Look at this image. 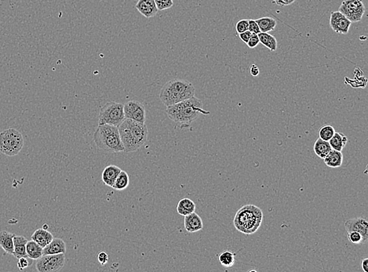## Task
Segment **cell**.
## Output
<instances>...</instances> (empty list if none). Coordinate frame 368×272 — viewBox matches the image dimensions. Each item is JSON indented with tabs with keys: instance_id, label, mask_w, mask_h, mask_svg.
<instances>
[{
	"instance_id": "6da1fadb",
	"label": "cell",
	"mask_w": 368,
	"mask_h": 272,
	"mask_svg": "<svg viewBox=\"0 0 368 272\" xmlns=\"http://www.w3.org/2000/svg\"><path fill=\"white\" fill-rule=\"evenodd\" d=\"M167 115L169 119L185 128L199 118L200 115H209L210 111L203 109V102L195 96L184 102L167 107Z\"/></svg>"
},
{
	"instance_id": "7a4b0ae2",
	"label": "cell",
	"mask_w": 368,
	"mask_h": 272,
	"mask_svg": "<svg viewBox=\"0 0 368 272\" xmlns=\"http://www.w3.org/2000/svg\"><path fill=\"white\" fill-rule=\"evenodd\" d=\"M118 129L126 153L137 151L147 141L149 131L146 124L125 119Z\"/></svg>"
},
{
	"instance_id": "3957f363",
	"label": "cell",
	"mask_w": 368,
	"mask_h": 272,
	"mask_svg": "<svg viewBox=\"0 0 368 272\" xmlns=\"http://www.w3.org/2000/svg\"><path fill=\"white\" fill-rule=\"evenodd\" d=\"M195 93V87L190 82L174 79L164 84L159 93V98L166 107H169L193 98Z\"/></svg>"
},
{
	"instance_id": "277c9868",
	"label": "cell",
	"mask_w": 368,
	"mask_h": 272,
	"mask_svg": "<svg viewBox=\"0 0 368 272\" xmlns=\"http://www.w3.org/2000/svg\"><path fill=\"white\" fill-rule=\"evenodd\" d=\"M263 213L261 209L255 205H246L236 213L233 224L237 230L244 234L256 232L261 226Z\"/></svg>"
},
{
	"instance_id": "5b68a950",
	"label": "cell",
	"mask_w": 368,
	"mask_h": 272,
	"mask_svg": "<svg viewBox=\"0 0 368 272\" xmlns=\"http://www.w3.org/2000/svg\"><path fill=\"white\" fill-rule=\"evenodd\" d=\"M96 146L102 151L108 152H124V147L120 138L117 126L108 125H98L94 134Z\"/></svg>"
},
{
	"instance_id": "8992f818",
	"label": "cell",
	"mask_w": 368,
	"mask_h": 272,
	"mask_svg": "<svg viewBox=\"0 0 368 272\" xmlns=\"http://www.w3.org/2000/svg\"><path fill=\"white\" fill-rule=\"evenodd\" d=\"M24 137L22 133L14 128H8L0 133V151L7 156H14L20 153L24 147Z\"/></svg>"
},
{
	"instance_id": "52a82bcc",
	"label": "cell",
	"mask_w": 368,
	"mask_h": 272,
	"mask_svg": "<svg viewBox=\"0 0 368 272\" xmlns=\"http://www.w3.org/2000/svg\"><path fill=\"white\" fill-rule=\"evenodd\" d=\"M124 119V105L117 102H108L100 109L98 125L108 124L118 127Z\"/></svg>"
},
{
	"instance_id": "ba28073f",
	"label": "cell",
	"mask_w": 368,
	"mask_h": 272,
	"mask_svg": "<svg viewBox=\"0 0 368 272\" xmlns=\"http://www.w3.org/2000/svg\"><path fill=\"white\" fill-rule=\"evenodd\" d=\"M36 270L39 272H56L62 270L65 265V256L60 254L43 255L36 260Z\"/></svg>"
},
{
	"instance_id": "9c48e42d",
	"label": "cell",
	"mask_w": 368,
	"mask_h": 272,
	"mask_svg": "<svg viewBox=\"0 0 368 272\" xmlns=\"http://www.w3.org/2000/svg\"><path fill=\"white\" fill-rule=\"evenodd\" d=\"M339 11L351 22H358L362 20L365 6L362 0H344Z\"/></svg>"
},
{
	"instance_id": "30bf717a",
	"label": "cell",
	"mask_w": 368,
	"mask_h": 272,
	"mask_svg": "<svg viewBox=\"0 0 368 272\" xmlns=\"http://www.w3.org/2000/svg\"><path fill=\"white\" fill-rule=\"evenodd\" d=\"M125 119H132L141 124H146V109L143 104L137 101H130L124 105Z\"/></svg>"
},
{
	"instance_id": "8fae6325",
	"label": "cell",
	"mask_w": 368,
	"mask_h": 272,
	"mask_svg": "<svg viewBox=\"0 0 368 272\" xmlns=\"http://www.w3.org/2000/svg\"><path fill=\"white\" fill-rule=\"evenodd\" d=\"M351 24L352 22L347 19L340 11H335L330 14V28L338 34H348Z\"/></svg>"
},
{
	"instance_id": "7c38bea8",
	"label": "cell",
	"mask_w": 368,
	"mask_h": 272,
	"mask_svg": "<svg viewBox=\"0 0 368 272\" xmlns=\"http://www.w3.org/2000/svg\"><path fill=\"white\" fill-rule=\"evenodd\" d=\"M345 228L347 232L356 231L360 233L364 238V243L368 240V222L364 217L349 219L345 223Z\"/></svg>"
},
{
	"instance_id": "4fadbf2b",
	"label": "cell",
	"mask_w": 368,
	"mask_h": 272,
	"mask_svg": "<svg viewBox=\"0 0 368 272\" xmlns=\"http://www.w3.org/2000/svg\"><path fill=\"white\" fill-rule=\"evenodd\" d=\"M135 7L146 18H153L159 11L154 0H138Z\"/></svg>"
},
{
	"instance_id": "5bb4252c",
	"label": "cell",
	"mask_w": 368,
	"mask_h": 272,
	"mask_svg": "<svg viewBox=\"0 0 368 272\" xmlns=\"http://www.w3.org/2000/svg\"><path fill=\"white\" fill-rule=\"evenodd\" d=\"M184 225H185V230L189 233L197 232L201 230L203 228L201 217L195 212L185 216Z\"/></svg>"
},
{
	"instance_id": "9a60e30c",
	"label": "cell",
	"mask_w": 368,
	"mask_h": 272,
	"mask_svg": "<svg viewBox=\"0 0 368 272\" xmlns=\"http://www.w3.org/2000/svg\"><path fill=\"white\" fill-rule=\"evenodd\" d=\"M65 252L66 244L65 241L62 238H54L46 247H44L43 255L60 254V253L65 254Z\"/></svg>"
},
{
	"instance_id": "2e32d148",
	"label": "cell",
	"mask_w": 368,
	"mask_h": 272,
	"mask_svg": "<svg viewBox=\"0 0 368 272\" xmlns=\"http://www.w3.org/2000/svg\"><path fill=\"white\" fill-rule=\"evenodd\" d=\"M121 169L116 166L110 165L106 167L102 172V181L108 187H112Z\"/></svg>"
},
{
	"instance_id": "e0dca14e",
	"label": "cell",
	"mask_w": 368,
	"mask_h": 272,
	"mask_svg": "<svg viewBox=\"0 0 368 272\" xmlns=\"http://www.w3.org/2000/svg\"><path fill=\"white\" fill-rule=\"evenodd\" d=\"M53 238L54 236L52 233L44 229H37L32 235V240L35 241L43 248L46 247L53 240Z\"/></svg>"
},
{
	"instance_id": "ac0fdd59",
	"label": "cell",
	"mask_w": 368,
	"mask_h": 272,
	"mask_svg": "<svg viewBox=\"0 0 368 272\" xmlns=\"http://www.w3.org/2000/svg\"><path fill=\"white\" fill-rule=\"evenodd\" d=\"M28 243V240L25 237L22 235H16L14 234V256L17 259L21 257H27L26 253V244Z\"/></svg>"
},
{
	"instance_id": "d6986e66",
	"label": "cell",
	"mask_w": 368,
	"mask_h": 272,
	"mask_svg": "<svg viewBox=\"0 0 368 272\" xmlns=\"http://www.w3.org/2000/svg\"><path fill=\"white\" fill-rule=\"evenodd\" d=\"M14 234L6 230L0 232V247L10 255L14 254Z\"/></svg>"
},
{
	"instance_id": "ffe728a7",
	"label": "cell",
	"mask_w": 368,
	"mask_h": 272,
	"mask_svg": "<svg viewBox=\"0 0 368 272\" xmlns=\"http://www.w3.org/2000/svg\"><path fill=\"white\" fill-rule=\"evenodd\" d=\"M325 164L330 168H338L343 165V155L342 151L331 149L324 159Z\"/></svg>"
},
{
	"instance_id": "44dd1931",
	"label": "cell",
	"mask_w": 368,
	"mask_h": 272,
	"mask_svg": "<svg viewBox=\"0 0 368 272\" xmlns=\"http://www.w3.org/2000/svg\"><path fill=\"white\" fill-rule=\"evenodd\" d=\"M195 210V204L193 200L188 198L181 199L177 203V212L181 216H187L194 213Z\"/></svg>"
},
{
	"instance_id": "7402d4cb",
	"label": "cell",
	"mask_w": 368,
	"mask_h": 272,
	"mask_svg": "<svg viewBox=\"0 0 368 272\" xmlns=\"http://www.w3.org/2000/svg\"><path fill=\"white\" fill-rule=\"evenodd\" d=\"M43 248L40 247L35 241H28L26 244V253L28 258L31 260H38L40 258L43 256Z\"/></svg>"
},
{
	"instance_id": "603a6c76",
	"label": "cell",
	"mask_w": 368,
	"mask_h": 272,
	"mask_svg": "<svg viewBox=\"0 0 368 272\" xmlns=\"http://www.w3.org/2000/svg\"><path fill=\"white\" fill-rule=\"evenodd\" d=\"M258 36H259L260 42L262 44L263 46L268 48L271 52L277 50L278 42L275 36L269 34V32H260Z\"/></svg>"
},
{
	"instance_id": "cb8c5ba5",
	"label": "cell",
	"mask_w": 368,
	"mask_h": 272,
	"mask_svg": "<svg viewBox=\"0 0 368 272\" xmlns=\"http://www.w3.org/2000/svg\"><path fill=\"white\" fill-rule=\"evenodd\" d=\"M347 142H348V138L343 133H338V132H335L334 136L331 137V139L329 141L331 148L339 151H343Z\"/></svg>"
},
{
	"instance_id": "d4e9b609",
	"label": "cell",
	"mask_w": 368,
	"mask_h": 272,
	"mask_svg": "<svg viewBox=\"0 0 368 272\" xmlns=\"http://www.w3.org/2000/svg\"><path fill=\"white\" fill-rule=\"evenodd\" d=\"M329 141L318 138L314 144V151L316 155L321 159H324L331 150Z\"/></svg>"
},
{
	"instance_id": "484cf974",
	"label": "cell",
	"mask_w": 368,
	"mask_h": 272,
	"mask_svg": "<svg viewBox=\"0 0 368 272\" xmlns=\"http://www.w3.org/2000/svg\"><path fill=\"white\" fill-rule=\"evenodd\" d=\"M255 21L257 22V24H259L261 32H269L273 31L277 24V21L270 17L259 18L257 20H255Z\"/></svg>"
},
{
	"instance_id": "4316f807",
	"label": "cell",
	"mask_w": 368,
	"mask_h": 272,
	"mask_svg": "<svg viewBox=\"0 0 368 272\" xmlns=\"http://www.w3.org/2000/svg\"><path fill=\"white\" fill-rule=\"evenodd\" d=\"M129 175L126 171L121 170L111 188L115 190H117V191H123L129 186Z\"/></svg>"
},
{
	"instance_id": "83f0119b",
	"label": "cell",
	"mask_w": 368,
	"mask_h": 272,
	"mask_svg": "<svg viewBox=\"0 0 368 272\" xmlns=\"http://www.w3.org/2000/svg\"><path fill=\"white\" fill-rule=\"evenodd\" d=\"M218 260L223 267L231 268L233 266V264H235L236 255L231 251H224L219 255Z\"/></svg>"
},
{
	"instance_id": "f1b7e54d",
	"label": "cell",
	"mask_w": 368,
	"mask_h": 272,
	"mask_svg": "<svg viewBox=\"0 0 368 272\" xmlns=\"http://www.w3.org/2000/svg\"><path fill=\"white\" fill-rule=\"evenodd\" d=\"M335 130L332 126L325 125L320 129L319 131V136L321 139L324 140V141H329L331 139V137L334 136Z\"/></svg>"
},
{
	"instance_id": "f546056e",
	"label": "cell",
	"mask_w": 368,
	"mask_h": 272,
	"mask_svg": "<svg viewBox=\"0 0 368 272\" xmlns=\"http://www.w3.org/2000/svg\"><path fill=\"white\" fill-rule=\"evenodd\" d=\"M348 238L349 242L352 243V244H365L362 235L360 233L356 232V231H349V232H348Z\"/></svg>"
},
{
	"instance_id": "4dcf8cb0",
	"label": "cell",
	"mask_w": 368,
	"mask_h": 272,
	"mask_svg": "<svg viewBox=\"0 0 368 272\" xmlns=\"http://www.w3.org/2000/svg\"><path fill=\"white\" fill-rule=\"evenodd\" d=\"M158 10H164L172 8L173 6V0H154Z\"/></svg>"
},
{
	"instance_id": "1f68e13d",
	"label": "cell",
	"mask_w": 368,
	"mask_h": 272,
	"mask_svg": "<svg viewBox=\"0 0 368 272\" xmlns=\"http://www.w3.org/2000/svg\"><path fill=\"white\" fill-rule=\"evenodd\" d=\"M249 22L247 19H243L239 21L236 24V30L238 34H240L242 32H245L248 30Z\"/></svg>"
},
{
	"instance_id": "d6a6232c",
	"label": "cell",
	"mask_w": 368,
	"mask_h": 272,
	"mask_svg": "<svg viewBox=\"0 0 368 272\" xmlns=\"http://www.w3.org/2000/svg\"><path fill=\"white\" fill-rule=\"evenodd\" d=\"M248 31H250L252 34H259L261 32L259 24H257V22L255 21V20L250 19V20H248Z\"/></svg>"
},
{
	"instance_id": "836d02e7",
	"label": "cell",
	"mask_w": 368,
	"mask_h": 272,
	"mask_svg": "<svg viewBox=\"0 0 368 272\" xmlns=\"http://www.w3.org/2000/svg\"><path fill=\"white\" fill-rule=\"evenodd\" d=\"M260 43V40H259V36L258 34L251 35V38L248 40L247 42V46L251 49H254V48L258 46V45Z\"/></svg>"
},
{
	"instance_id": "e575fe53",
	"label": "cell",
	"mask_w": 368,
	"mask_h": 272,
	"mask_svg": "<svg viewBox=\"0 0 368 272\" xmlns=\"http://www.w3.org/2000/svg\"><path fill=\"white\" fill-rule=\"evenodd\" d=\"M18 267L20 270H24V268H28L30 266V264H32V262H30L28 260V257H21V258L18 259Z\"/></svg>"
},
{
	"instance_id": "d590c367",
	"label": "cell",
	"mask_w": 368,
	"mask_h": 272,
	"mask_svg": "<svg viewBox=\"0 0 368 272\" xmlns=\"http://www.w3.org/2000/svg\"><path fill=\"white\" fill-rule=\"evenodd\" d=\"M98 261L102 265H106L108 262V255L106 252H100L98 256Z\"/></svg>"
},
{
	"instance_id": "8d00e7d4",
	"label": "cell",
	"mask_w": 368,
	"mask_h": 272,
	"mask_svg": "<svg viewBox=\"0 0 368 272\" xmlns=\"http://www.w3.org/2000/svg\"><path fill=\"white\" fill-rule=\"evenodd\" d=\"M251 35H252V33L247 30V31H245V32H242V33L239 34V38H240L241 41H243L245 43H247L248 40L251 38Z\"/></svg>"
},
{
	"instance_id": "74e56055",
	"label": "cell",
	"mask_w": 368,
	"mask_h": 272,
	"mask_svg": "<svg viewBox=\"0 0 368 272\" xmlns=\"http://www.w3.org/2000/svg\"><path fill=\"white\" fill-rule=\"evenodd\" d=\"M296 0H273V2L278 6H285L292 4Z\"/></svg>"
},
{
	"instance_id": "f35d334b",
	"label": "cell",
	"mask_w": 368,
	"mask_h": 272,
	"mask_svg": "<svg viewBox=\"0 0 368 272\" xmlns=\"http://www.w3.org/2000/svg\"><path fill=\"white\" fill-rule=\"evenodd\" d=\"M259 73H260V71H259V67H258L256 64H252L251 68V75H252L253 76L256 77V76H259Z\"/></svg>"
},
{
	"instance_id": "ab89813d",
	"label": "cell",
	"mask_w": 368,
	"mask_h": 272,
	"mask_svg": "<svg viewBox=\"0 0 368 272\" xmlns=\"http://www.w3.org/2000/svg\"><path fill=\"white\" fill-rule=\"evenodd\" d=\"M361 268L364 272H368V258H364L361 260Z\"/></svg>"
}]
</instances>
